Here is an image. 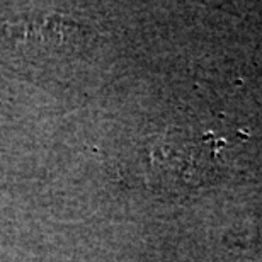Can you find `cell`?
I'll return each instance as SVG.
<instances>
[{"label":"cell","mask_w":262,"mask_h":262,"mask_svg":"<svg viewBox=\"0 0 262 262\" xmlns=\"http://www.w3.org/2000/svg\"><path fill=\"white\" fill-rule=\"evenodd\" d=\"M222 141L209 133L170 129L150 148L155 181L174 191H191L214 181L222 169Z\"/></svg>","instance_id":"cell-1"}]
</instances>
